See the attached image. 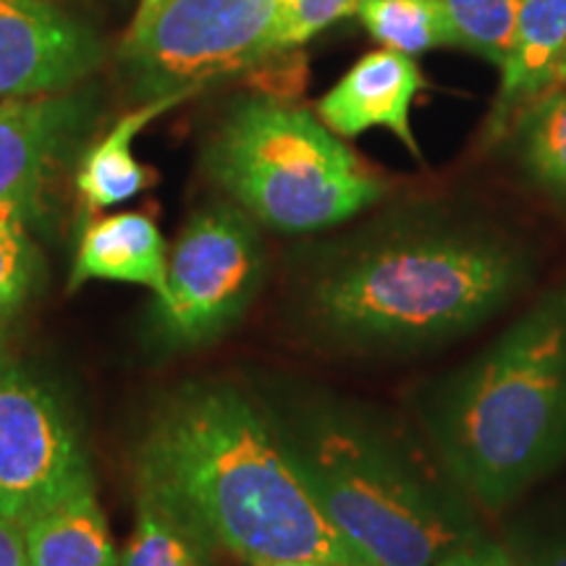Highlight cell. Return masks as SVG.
Segmentation results:
<instances>
[{"label": "cell", "instance_id": "1", "mask_svg": "<svg viewBox=\"0 0 566 566\" xmlns=\"http://www.w3.org/2000/svg\"><path fill=\"white\" fill-rule=\"evenodd\" d=\"M137 480L205 546L252 566H378L325 516L286 446L231 386L176 391L142 438Z\"/></svg>", "mask_w": 566, "mask_h": 566}, {"label": "cell", "instance_id": "2", "mask_svg": "<svg viewBox=\"0 0 566 566\" xmlns=\"http://www.w3.org/2000/svg\"><path fill=\"white\" fill-rule=\"evenodd\" d=\"M433 436L451 478L504 506L566 457V292L522 315L446 388Z\"/></svg>", "mask_w": 566, "mask_h": 566}, {"label": "cell", "instance_id": "3", "mask_svg": "<svg viewBox=\"0 0 566 566\" xmlns=\"http://www.w3.org/2000/svg\"><path fill=\"white\" fill-rule=\"evenodd\" d=\"M527 279L520 252L467 233H409L367 247L313 292L325 328L363 344L420 346L464 334Z\"/></svg>", "mask_w": 566, "mask_h": 566}, {"label": "cell", "instance_id": "4", "mask_svg": "<svg viewBox=\"0 0 566 566\" xmlns=\"http://www.w3.org/2000/svg\"><path fill=\"white\" fill-rule=\"evenodd\" d=\"M208 174L271 229L307 233L380 200L386 181L313 113L279 101L239 103L208 147Z\"/></svg>", "mask_w": 566, "mask_h": 566}, {"label": "cell", "instance_id": "5", "mask_svg": "<svg viewBox=\"0 0 566 566\" xmlns=\"http://www.w3.org/2000/svg\"><path fill=\"white\" fill-rule=\"evenodd\" d=\"M286 449L325 516L378 566H433L467 541L438 488L370 430L323 422Z\"/></svg>", "mask_w": 566, "mask_h": 566}, {"label": "cell", "instance_id": "6", "mask_svg": "<svg viewBox=\"0 0 566 566\" xmlns=\"http://www.w3.org/2000/svg\"><path fill=\"white\" fill-rule=\"evenodd\" d=\"M279 0H168L124 55L147 101L195 92L281 53Z\"/></svg>", "mask_w": 566, "mask_h": 566}, {"label": "cell", "instance_id": "7", "mask_svg": "<svg viewBox=\"0 0 566 566\" xmlns=\"http://www.w3.org/2000/svg\"><path fill=\"white\" fill-rule=\"evenodd\" d=\"M263 275V247L242 210L197 212L168 254V292L158 321L176 344H205L244 313Z\"/></svg>", "mask_w": 566, "mask_h": 566}, {"label": "cell", "instance_id": "8", "mask_svg": "<svg viewBox=\"0 0 566 566\" xmlns=\"http://www.w3.org/2000/svg\"><path fill=\"white\" fill-rule=\"evenodd\" d=\"M87 483V457L59 399L0 357V516L21 530Z\"/></svg>", "mask_w": 566, "mask_h": 566}, {"label": "cell", "instance_id": "9", "mask_svg": "<svg viewBox=\"0 0 566 566\" xmlns=\"http://www.w3.org/2000/svg\"><path fill=\"white\" fill-rule=\"evenodd\" d=\"M101 55L95 34L48 0H0V97L74 87Z\"/></svg>", "mask_w": 566, "mask_h": 566}, {"label": "cell", "instance_id": "10", "mask_svg": "<svg viewBox=\"0 0 566 566\" xmlns=\"http://www.w3.org/2000/svg\"><path fill=\"white\" fill-rule=\"evenodd\" d=\"M82 97L51 92L0 101V202L34 216L42 184L82 129Z\"/></svg>", "mask_w": 566, "mask_h": 566}, {"label": "cell", "instance_id": "11", "mask_svg": "<svg viewBox=\"0 0 566 566\" xmlns=\"http://www.w3.org/2000/svg\"><path fill=\"white\" fill-rule=\"evenodd\" d=\"M422 87V71L412 55L386 48L354 63L349 74L317 103V116L338 137H359L375 126H386L420 158L409 108Z\"/></svg>", "mask_w": 566, "mask_h": 566}, {"label": "cell", "instance_id": "12", "mask_svg": "<svg viewBox=\"0 0 566 566\" xmlns=\"http://www.w3.org/2000/svg\"><path fill=\"white\" fill-rule=\"evenodd\" d=\"M87 281L137 283L163 300L168 292V258L153 218L145 212H116L90 223L76 252L71 286Z\"/></svg>", "mask_w": 566, "mask_h": 566}, {"label": "cell", "instance_id": "13", "mask_svg": "<svg viewBox=\"0 0 566 566\" xmlns=\"http://www.w3.org/2000/svg\"><path fill=\"white\" fill-rule=\"evenodd\" d=\"M566 51V0H520L512 51L495 103V122L506 124L514 111L530 108L554 90L556 66Z\"/></svg>", "mask_w": 566, "mask_h": 566}, {"label": "cell", "instance_id": "14", "mask_svg": "<svg viewBox=\"0 0 566 566\" xmlns=\"http://www.w3.org/2000/svg\"><path fill=\"white\" fill-rule=\"evenodd\" d=\"M21 537L30 566H118L108 520L92 483L32 516L21 527Z\"/></svg>", "mask_w": 566, "mask_h": 566}, {"label": "cell", "instance_id": "15", "mask_svg": "<svg viewBox=\"0 0 566 566\" xmlns=\"http://www.w3.org/2000/svg\"><path fill=\"white\" fill-rule=\"evenodd\" d=\"M189 95L192 92H171V95L153 97L142 108L118 118L116 126L84 155L80 174H76V189H80L87 208L105 210L113 205H122L150 184V171L132 153L134 139L147 124L171 111L174 105L187 101Z\"/></svg>", "mask_w": 566, "mask_h": 566}, {"label": "cell", "instance_id": "16", "mask_svg": "<svg viewBox=\"0 0 566 566\" xmlns=\"http://www.w3.org/2000/svg\"><path fill=\"white\" fill-rule=\"evenodd\" d=\"M357 13L388 51L417 55L454 45L441 0H359Z\"/></svg>", "mask_w": 566, "mask_h": 566}, {"label": "cell", "instance_id": "17", "mask_svg": "<svg viewBox=\"0 0 566 566\" xmlns=\"http://www.w3.org/2000/svg\"><path fill=\"white\" fill-rule=\"evenodd\" d=\"M208 546L150 493H137V522L124 566H210Z\"/></svg>", "mask_w": 566, "mask_h": 566}, {"label": "cell", "instance_id": "18", "mask_svg": "<svg viewBox=\"0 0 566 566\" xmlns=\"http://www.w3.org/2000/svg\"><path fill=\"white\" fill-rule=\"evenodd\" d=\"M30 218L17 205L0 202V346L9 338L38 275Z\"/></svg>", "mask_w": 566, "mask_h": 566}, {"label": "cell", "instance_id": "19", "mask_svg": "<svg viewBox=\"0 0 566 566\" xmlns=\"http://www.w3.org/2000/svg\"><path fill=\"white\" fill-rule=\"evenodd\" d=\"M454 45L504 66L512 51L520 0H441Z\"/></svg>", "mask_w": 566, "mask_h": 566}, {"label": "cell", "instance_id": "20", "mask_svg": "<svg viewBox=\"0 0 566 566\" xmlns=\"http://www.w3.org/2000/svg\"><path fill=\"white\" fill-rule=\"evenodd\" d=\"M525 163L546 187L566 195V87L551 90L527 108Z\"/></svg>", "mask_w": 566, "mask_h": 566}, {"label": "cell", "instance_id": "21", "mask_svg": "<svg viewBox=\"0 0 566 566\" xmlns=\"http://www.w3.org/2000/svg\"><path fill=\"white\" fill-rule=\"evenodd\" d=\"M283 51L302 45L334 21L357 13L359 0H279Z\"/></svg>", "mask_w": 566, "mask_h": 566}, {"label": "cell", "instance_id": "22", "mask_svg": "<svg viewBox=\"0 0 566 566\" xmlns=\"http://www.w3.org/2000/svg\"><path fill=\"white\" fill-rule=\"evenodd\" d=\"M433 566H522L501 548H459Z\"/></svg>", "mask_w": 566, "mask_h": 566}, {"label": "cell", "instance_id": "23", "mask_svg": "<svg viewBox=\"0 0 566 566\" xmlns=\"http://www.w3.org/2000/svg\"><path fill=\"white\" fill-rule=\"evenodd\" d=\"M0 566H30L21 530L6 516H0Z\"/></svg>", "mask_w": 566, "mask_h": 566}, {"label": "cell", "instance_id": "24", "mask_svg": "<svg viewBox=\"0 0 566 566\" xmlns=\"http://www.w3.org/2000/svg\"><path fill=\"white\" fill-rule=\"evenodd\" d=\"M166 3H168V0H139V11H137V19H134V24H132V34L145 30V27L150 24L155 17H158V11Z\"/></svg>", "mask_w": 566, "mask_h": 566}, {"label": "cell", "instance_id": "25", "mask_svg": "<svg viewBox=\"0 0 566 566\" xmlns=\"http://www.w3.org/2000/svg\"><path fill=\"white\" fill-rule=\"evenodd\" d=\"M530 566H566V543L541 551V554L530 562Z\"/></svg>", "mask_w": 566, "mask_h": 566}, {"label": "cell", "instance_id": "26", "mask_svg": "<svg viewBox=\"0 0 566 566\" xmlns=\"http://www.w3.org/2000/svg\"><path fill=\"white\" fill-rule=\"evenodd\" d=\"M558 87H566V51L562 55V61H558L556 76H554V90H558Z\"/></svg>", "mask_w": 566, "mask_h": 566}, {"label": "cell", "instance_id": "27", "mask_svg": "<svg viewBox=\"0 0 566 566\" xmlns=\"http://www.w3.org/2000/svg\"><path fill=\"white\" fill-rule=\"evenodd\" d=\"M263 566H336V564H325V562H273V564H263Z\"/></svg>", "mask_w": 566, "mask_h": 566}]
</instances>
